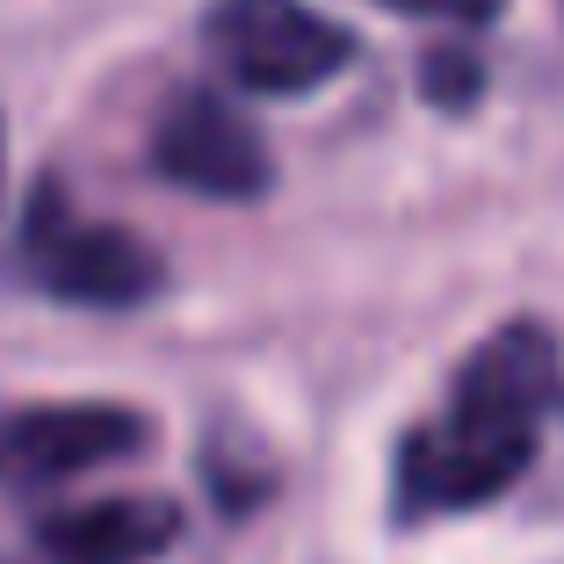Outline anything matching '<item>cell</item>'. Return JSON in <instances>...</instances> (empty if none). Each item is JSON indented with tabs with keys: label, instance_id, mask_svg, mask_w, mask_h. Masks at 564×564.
Instances as JSON below:
<instances>
[{
	"label": "cell",
	"instance_id": "1",
	"mask_svg": "<svg viewBox=\"0 0 564 564\" xmlns=\"http://www.w3.org/2000/svg\"><path fill=\"white\" fill-rule=\"evenodd\" d=\"M564 399L557 333L535 318L485 333L470 362L448 377V399L399 442L391 464V514L399 521H456L507 499L529 478L543 427Z\"/></svg>",
	"mask_w": 564,
	"mask_h": 564
},
{
	"label": "cell",
	"instance_id": "2",
	"mask_svg": "<svg viewBox=\"0 0 564 564\" xmlns=\"http://www.w3.org/2000/svg\"><path fill=\"white\" fill-rule=\"evenodd\" d=\"M22 275L51 290L58 304H87V312H131V304L160 297V253L123 225H95L80 217L58 182L36 188L30 217H22Z\"/></svg>",
	"mask_w": 564,
	"mask_h": 564
},
{
	"label": "cell",
	"instance_id": "3",
	"mask_svg": "<svg viewBox=\"0 0 564 564\" xmlns=\"http://www.w3.org/2000/svg\"><path fill=\"white\" fill-rule=\"evenodd\" d=\"M203 51L247 95H312L348 73L355 36L304 0H210Z\"/></svg>",
	"mask_w": 564,
	"mask_h": 564
},
{
	"label": "cell",
	"instance_id": "4",
	"mask_svg": "<svg viewBox=\"0 0 564 564\" xmlns=\"http://www.w3.org/2000/svg\"><path fill=\"white\" fill-rule=\"evenodd\" d=\"M152 442V420L131 405L66 399V405H15L0 413V485L8 492H58L87 470L131 464Z\"/></svg>",
	"mask_w": 564,
	"mask_h": 564
},
{
	"label": "cell",
	"instance_id": "5",
	"mask_svg": "<svg viewBox=\"0 0 564 564\" xmlns=\"http://www.w3.org/2000/svg\"><path fill=\"white\" fill-rule=\"evenodd\" d=\"M152 166L203 203H253L275 182L261 131L210 87H182L152 123Z\"/></svg>",
	"mask_w": 564,
	"mask_h": 564
},
{
	"label": "cell",
	"instance_id": "6",
	"mask_svg": "<svg viewBox=\"0 0 564 564\" xmlns=\"http://www.w3.org/2000/svg\"><path fill=\"white\" fill-rule=\"evenodd\" d=\"M182 543V507L152 492H109L80 499L36 521V557L44 564H152Z\"/></svg>",
	"mask_w": 564,
	"mask_h": 564
},
{
	"label": "cell",
	"instance_id": "7",
	"mask_svg": "<svg viewBox=\"0 0 564 564\" xmlns=\"http://www.w3.org/2000/svg\"><path fill=\"white\" fill-rule=\"evenodd\" d=\"M377 8H399V15H442V22H492L507 0H377Z\"/></svg>",
	"mask_w": 564,
	"mask_h": 564
},
{
	"label": "cell",
	"instance_id": "8",
	"mask_svg": "<svg viewBox=\"0 0 564 564\" xmlns=\"http://www.w3.org/2000/svg\"><path fill=\"white\" fill-rule=\"evenodd\" d=\"M0 188H8V131H0Z\"/></svg>",
	"mask_w": 564,
	"mask_h": 564
}]
</instances>
